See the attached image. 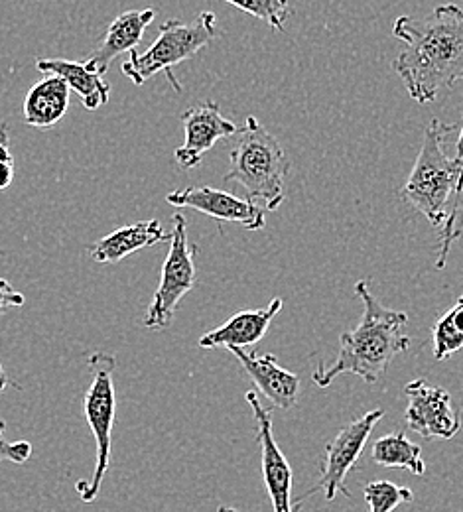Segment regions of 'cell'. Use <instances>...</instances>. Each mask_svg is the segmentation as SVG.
I'll return each instance as SVG.
<instances>
[{
  "label": "cell",
  "mask_w": 463,
  "mask_h": 512,
  "mask_svg": "<svg viewBox=\"0 0 463 512\" xmlns=\"http://www.w3.org/2000/svg\"><path fill=\"white\" fill-rule=\"evenodd\" d=\"M166 241H170V235H166L156 219H150L109 233L89 247V255L101 264H117L140 249H148Z\"/></svg>",
  "instance_id": "2e32d148"
},
{
  "label": "cell",
  "mask_w": 463,
  "mask_h": 512,
  "mask_svg": "<svg viewBox=\"0 0 463 512\" xmlns=\"http://www.w3.org/2000/svg\"><path fill=\"white\" fill-rule=\"evenodd\" d=\"M14 180V162H0V192H4Z\"/></svg>",
  "instance_id": "484cf974"
},
{
  "label": "cell",
  "mask_w": 463,
  "mask_h": 512,
  "mask_svg": "<svg viewBox=\"0 0 463 512\" xmlns=\"http://www.w3.org/2000/svg\"><path fill=\"white\" fill-rule=\"evenodd\" d=\"M182 125L186 130V142L174 152L176 162L184 170L199 166L205 152H209L217 140L237 134L239 127L221 115L215 101H205L182 113Z\"/></svg>",
  "instance_id": "7c38bea8"
},
{
  "label": "cell",
  "mask_w": 463,
  "mask_h": 512,
  "mask_svg": "<svg viewBox=\"0 0 463 512\" xmlns=\"http://www.w3.org/2000/svg\"><path fill=\"white\" fill-rule=\"evenodd\" d=\"M463 349V294L434 325V359L446 361Z\"/></svg>",
  "instance_id": "ffe728a7"
},
{
  "label": "cell",
  "mask_w": 463,
  "mask_h": 512,
  "mask_svg": "<svg viewBox=\"0 0 463 512\" xmlns=\"http://www.w3.org/2000/svg\"><path fill=\"white\" fill-rule=\"evenodd\" d=\"M69 109V87L58 75H44L24 99V121L28 127L54 128Z\"/></svg>",
  "instance_id": "e0dca14e"
},
{
  "label": "cell",
  "mask_w": 463,
  "mask_h": 512,
  "mask_svg": "<svg viewBox=\"0 0 463 512\" xmlns=\"http://www.w3.org/2000/svg\"><path fill=\"white\" fill-rule=\"evenodd\" d=\"M22 306H24V296L16 292L8 280L0 278V316L12 308H22Z\"/></svg>",
  "instance_id": "d4e9b609"
},
{
  "label": "cell",
  "mask_w": 463,
  "mask_h": 512,
  "mask_svg": "<svg viewBox=\"0 0 463 512\" xmlns=\"http://www.w3.org/2000/svg\"><path fill=\"white\" fill-rule=\"evenodd\" d=\"M170 233V251L162 264V274L142 325L152 331L166 329L178 310L180 300L196 286L198 247L188 241L186 217L176 213Z\"/></svg>",
  "instance_id": "52a82bcc"
},
{
  "label": "cell",
  "mask_w": 463,
  "mask_h": 512,
  "mask_svg": "<svg viewBox=\"0 0 463 512\" xmlns=\"http://www.w3.org/2000/svg\"><path fill=\"white\" fill-rule=\"evenodd\" d=\"M288 172L290 160L276 136L270 134L257 117H247L245 127L237 130L225 182L241 184L247 199H263L268 211H276L284 201V180Z\"/></svg>",
  "instance_id": "277c9868"
},
{
  "label": "cell",
  "mask_w": 463,
  "mask_h": 512,
  "mask_svg": "<svg viewBox=\"0 0 463 512\" xmlns=\"http://www.w3.org/2000/svg\"><path fill=\"white\" fill-rule=\"evenodd\" d=\"M166 201L176 207L196 209L217 221L241 225L249 231H261L266 223V213L255 201L215 188H184L166 195Z\"/></svg>",
  "instance_id": "8fae6325"
},
{
  "label": "cell",
  "mask_w": 463,
  "mask_h": 512,
  "mask_svg": "<svg viewBox=\"0 0 463 512\" xmlns=\"http://www.w3.org/2000/svg\"><path fill=\"white\" fill-rule=\"evenodd\" d=\"M367 512H393L404 503H412L414 495L408 487H398L391 481H371L363 489Z\"/></svg>",
  "instance_id": "44dd1931"
},
{
  "label": "cell",
  "mask_w": 463,
  "mask_h": 512,
  "mask_svg": "<svg viewBox=\"0 0 463 512\" xmlns=\"http://www.w3.org/2000/svg\"><path fill=\"white\" fill-rule=\"evenodd\" d=\"M117 359L105 351H97L89 357L91 383L85 392L83 412L91 434L97 444V461L91 481H77L75 489L83 503H93L99 497L103 479L111 467V434L117 414V394H115V375Z\"/></svg>",
  "instance_id": "8992f818"
},
{
  "label": "cell",
  "mask_w": 463,
  "mask_h": 512,
  "mask_svg": "<svg viewBox=\"0 0 463 512\" xmlns=\"http://www.w3.org/2000/svg\"><path fill=\"white\" fill-rule=\"evenodd\" d=\"M463 127V125H462ZM458 158H462L463 160V128H462V136H460V142H458Z\"/></svg>",
  "instance_id": "83f0119b"
},
{
  "label": "cell",
  "mask_w": 463,
  "mask_h": 512,
  "mask_svg": "<svg viewBox=\"0 0 463 512\" xmlns=\"http://www.w3.org/2000/svg\"><path fill=\"white\" fill-rule=\"evenodd\" d=\"M32 457V446L28 442H8L6 424L0 418V461H12L16 465L26 463Z\"/></svg>",
  "instance_id": "cb8c5ba5"
},
{
  "label": "cell",
  "mask_w": 463,
  "mask_h": 512,
  "mask_svg": "<svg viewBox=\"0 0 463 512\" xmlns=\"http://www.w3.org/2000/svg\"><path fill=\"white\" fill-rule=\"evenodd\" d=\"M8 386H16V384L10 383L6 371H4V367H2V363H0V392H4Z\"/></svg>",
  "instance_id": "4316f807"
},
{
  "label": "cell",
  "mask_w": 463,
  "mask_h": 512,
  "mask_svg": "<svg viewBox=\"0 0 463 512\" xmlns=\"http://www.w3.org/2000/svg\"><path fill=\"white\" fill-rule=\"evenodd\" d=\"M247 402L253 408V416L257 424V440L261 444V459H263V479H265L268 499L272 503V512H300L294 509V501H292V467L274 440L270 412L263 406L255 390L247 392Z\"/></svg>",
  "instance_id": "30bf717a"
},
{
  "label": "cell",
  "mask_w": 463,
  "mask_h": 512,
  "mask_svg": "<svg viewBox=\"0 0 463 512\" xmlns=\"http://www.w3.org/2000/svg\"><path fill=\"white\" fill-rule=\"evenodd\" d=\"M404 394L408 398L404 420L410 430L426 440H452L460 434L462 420L448 390L414 379L404 386Z\"/></svg>",
  "instance_id": "9c48e42d"
},
{
  "label": "cell",
  "mask_w": 463,
  "mask_h": 512,
  "mask_svg": "<svg viewBox=\"0 0 463 512\" xmlns=\"http://www.w3.org/2000/svg\"><path fill=\"white\" fill-rule=\"evenodd\" d=\"M154 16L156 14L152 8L129 10L117 16L107 28V34L101 38L99 46L85 60V65L97 71L99 75H105L115 58H119L121 54L133 52L134 48L140 44L144 30L152 24Z\"/></svg>",
  "instance_id": "9a60e30c"
},
{
  "label": "cell",
  "mask_w": 463,
  "mask_h": 512,
  "mask_svg": "<svg viewBox=\"0 0 463 512\" xmlns=\"http://www.w3.org/2000/svg\"><path fill=\"white\" fill-rule=\"evenodd\" d=\"M463 239V205L452 207V211H448V217L442 225V245H440V255H438V268H444L448 262V253L452 243Z\"/></svg>",
  "instance_id": "603a6c76"
},
{
  "label": "cell",
  "mask_w": 463,
  "mask_h": 512,
  "mask_svg": "<svg viewBox=\"0 0 463 512\" xmlns=\"http://www.w3.org/2000/svg\"><path fill=\"white\" fill-rule=\"evenodd\" d=\"M371 280H359L355 294L363 302V318L353 331L339 337V353L331 365L320 363L312 379L318 386H330L339 375L351 373L365 383H379L400 353L408 351L412 339L402 333L406 312L383 306L371 292Z\"/></svg>",
  "instance_id": "7a4b0ae2"
},
{
  "label": "cell",
  "mask_w": 463,
  "mask_h": 512,
  "mask_svg": "<svg viewBox=\"0 0 463 512\" xmlns=\"http://www.w3.org/2000/svg\"><path fill=\"white\" fill-rule=\"evenodd\" d=\"M217 512H239V511H235V509H231V507H219V509H217Z\"/></svg>",
  "instance_id": "f1b7e54d"
},
{
  "label": "cell",
  "mask_w": 463,
  "mask_h": 512,
  "mask_svg": "<svg viewBox=\"0 0 463 512\" xmlns=\"http://www.w3.org/2000/svg\"><path fill=\"white\" fill-rule=\"evenodd\" d=\"M373 461L387 469H408L412 475L422 477L426 473V461L422 449L410 442L406 434L395 432L379 438L373 444Z\"/></svg>",
  "instance_id": "d6986e66"
},
{
  "label": "cell",
  "mask_w": 463,
  "mask_h": 512,
  "mask_svg": "<svg viewBox=\"0 0 463 512\" xmlns=\"http://www.w3.org/2000/svg\"><path fill=\"white\" fill-rule=\"evenodd\" d=\"M217 36V18L213 12H201L194 22L166 20L160 26L158 38L146 52L133 50L121 69L134 85H144L150 77L164 71L170 85L180 93L182 85L172 73V67L192 60Z\"/></svg>",
  "instance_id": "5b68a950"
},
{
  "label": "cell",
  "mask_w": 463,
  "mask_h": 512,
  "mask_svg": "<svg viewBox=\"0 0 463 512\" xmlns=\"http://www.w3.org/2000/svg\"><path fill=\"white\" fill-rule=\"evenodd\" d=\"M36 69L44 75H58L69 87L81 97V103L87 111H97L99 107L109 103L111 85L97 71L89 69L85 62H69V60H38Z\"/></svg>",
  "instance_id": "ac0fdd59"
},
{
  "label": "cell",
  "mask_w": 463,
  "mask_h": 512,
  "mask_svg": "<svg viewBox=\"0 0 463 512\" xmlns=\"http://www.w3.org/2000/svg\"><path fill=\"white\" fill-rule=\"evenodd\" d=\"M458 125H446L438 119L424 130L422 148L410 178L400 190V197L420 211L434 227H442L448 217V201L454 195V207L463 192V160L444 152L446 138Z\"/></svg>",
  "instance_id": "3957f363"
},
{
  "label": "cell",
  "mask_w": 463,
  "mask_h": 512,
  "mask_svg": "<svg viewBox=\"0 0 463 512\" xmlns=\"http://www.w3.org/2000/svg\"><path fill=\"white\" fill-rule=\"evenodd\" d=\"M225 2L241 8L251 16H257L259 20H263L278 32L284 30V22L290 16L288 0H225Z\"/></svg>",
  "instance_id": "7402d4cb"
},
{
  "label": "cell",
  "mask_w": 463,
  "mask_h": 512,
  "mask_svg": "<svg viewBox=\"0 0 463 512\" xmlns=\"http://www.w3.org/2000/svg\"><path fill=\"white\" fill-rule=\"evenodd\" d=\"M383 416L385 410L375 408L339 430V434L326 446V457L322 461V477L318 481V487L312 489L306 497L320 489L324 491L326 501H333L337 495H343L345 499L351 497L345 485L347 475L355 469V463L367 446V440L371 438L375 426L379 424V420H383ZM306 497L296 499L294 509L300 511V505L304 503Z\"/></svg>",
  "instance_id": "ba28073f"
},
{
  "label": "cell",
  "mask_w": 463,
  "mask_h": 512,
  "mask_svg": "<svg viewBox=\"0 0 463 512\" xmlns=\"http://www.w3.org/2000/svg\"><path fill=\"white\" fill-rule=\"evenodd\" d=\"M393 34L406 44L393 69L416 103H434L442 89L462 81V6L442 4L426 18L400 16Z\"/></svg>",
  "instance_id": "6da1fadb"
},
{
  "label": "cell",
  "mask_w": 463,
  "mask_h": 512,
  "mask_svg": "<svg viewBox=\"0 0 463 512\" xmlns=\"http://www.w3.org/2000/svg\"><path fill=\"white\" fill-rule=\"evenodd\" d=\"M227 351H231L239 359L251 381L257 384L259 392L274 408L292 410L298 404L300 379L298 375L282 369L274 355H253L247 353L243 347H229Z\"/></svg>",
  "instance_id": "4fadbf2b"
},
{
  "label": "cell",
  "mask_w": 463,
  "mask_h": 512,
  "mask_svg": "<svg viewBox=\"0 0 463 512\" xmlns=\"http://www.w3.org/2000/svg\"><path fill=\"white\" fill-rule=\"evenodd\" d=\"M282 298H274L261 310H243L233 314L221 327L207 331L199 339L201 349H229L257 345L268 331L272 320L282 310Z\"/></svg>",
  "instance_id": "5bb4252c"
}]
</instances>
